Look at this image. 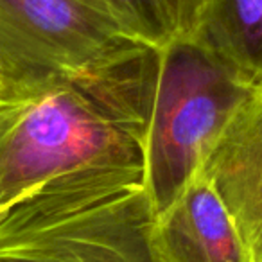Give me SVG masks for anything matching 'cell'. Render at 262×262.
I'll return each instance as SVG.
<instances>
[{"label": "cell", "instance_id": "5", "mask_svg": "<svg viewBox=\"0 0 262 262\" xmlns=\"http://www.w3.org/2000/svg\"><path fill=\"white\" fill-rule=\"evenodd\" d=\"M200 174L221 196L253 262H262V79L225 124Z\"/></svg>", "mask_w": 262, "mask_h": 262}, {"label": "cell", "instance_id": "10", "mask_svg": "<svg viewBox=\"0 0 262 262\" xmlns=\"http://www.w3.org/2000/svg\"><path fill=\"white\" fill-rule=\"evenodd\" d=\"M41 86H43V84H41ZM41 86H38L36 90H31L22 95L0 99V144L4 142V139L9 135V131H11L13 127H15V124L22 119L24 112H26L27 106L31 104L34 95L41 90Z\"/></svg>", "mask_w": 262, "mask_h": 262}, {"label": "cell", "instance_id": "3", "mask_svg": "<svg viewBox=\"0 0 262 262\" xmlns=\"http://www.w3.org/2000/svg\"><path fill=\"white\" fill-rule=\"evenodd\" d=\"M140 160L124 117L79 84L51 81L0 144V217L70 172Z\"/></svg>", "mask_w": 262, "mask_h": 262}, {"label": "cell", "instance_id": "1", "mask_svg": "<svg viewBox=\"0 0 262 262\" xmlns=\"http://www.w3.org/2000/svg\"><path fill=\"white\" fill-rule=\"evenodd\" d=\"M157 217L142 160L81 169L0 217V262H158Z\"/></svg>", "mask_w": 262, "mask_h": 262}, {"label": "cell", "instance_id": "7", "mask_svg": "<svg viewBox=\"0 0 262 262\" xmlns=\"http://www.w3.org/2000/svg\"><path fill=\"white\" fill-rule=\"evenodd\" d=\"M192 38L244 81L262 79V0H207Z\"/></svg>", "mask_w": 262, "mask_h": 262}, {"label": "cell", "instance_id": "9", "mask_svg": "<svg viewBox=\"0 0 262 262\" xmlns=\"http://www.w3.org/2000/svg\"><path fill=\"white\" fill-rule=\"evenodd\" d=\"M174 36H194L207 0H160Z\"/></svg>", "mask_w": 262, "mask_h": 262}, {"label": "cell", "instance_id": "8", "mask_svg": "<svg viewBox=\"0 0 262 262\" xmlns=\"http://www.w3.org/2000/svg\"><path fill=\"white\" fill-rule=\"evenodd\" d=\"M122 31L133 40L158 47L172 38L160 0H101Z\"/></svg>", "mask_w": 262, "mask_h": 262}, {"label": "cell", "instance_id": "11", "mask_svg": "<svg viewBox=\"0 0 262 262\" xmlns=\"http://www.w3.org/2000/svg\"><path fill=\"white\" fill-rule=\"evenodd\" d=\"M41 84H9V83H0V99L4 97H15V95L27 94L31 90H36Z\"/></svg>", "mask_w": 262, "mask_h": 262}, {"label": "cell", "instance_id": "6", "mask_svg": "<svg viewBox=\"0 0 262 262\" xmlns=\"http://www.w3.org/2000/svg\"><path fill=\"white\" fill-rule=\"evenodd\" d=\"M155 250L158 262H253L230 210L200 172L157 217Z\"/></svg>", "mask_w": 262, "mask_h": 262}, {"label": "cell", "instance_id": "4", "mask_svg": "<svg viewBox=\"0 0 262 262\" xmlns=\"http://www.w3.org/2000/svg\"><path fill=\"white\" fill-rule=\"evenodd\" d=\"M147 47L101 0H0V58L26 84L99 92Z\"/></svg>", "mask_w": 262, "mask_h": 262}, {"label": "cell", "instance_id": "12", "mask_svg": "<svg viewBox=\"0 0 262 262\" xmlns=\"http://www.w3.org/2000/svg\"><path fill=\"white\" fill-rule=\"evenodd\" d=\"M0 83H9V84H26L16 77V74L9 69V65L0 58Z\"/></svg>", "mask_w": 262, "mask_h": 262}, {"label": "cell", "instance_id": "2", "mask_svg": "<svg viewBox=\"0 0 262 262\" xmlns=\"http://www.w3.org/2000/svg\"><path fill=\"white\" fill-rule=\"evenodd\" d=\"M250 88L251 83L192 36H174L146 51L137 88V127L157 215L198 176Z\"/></svg>", "mask_w": 262, "mask_h": 262}]
</instances>
